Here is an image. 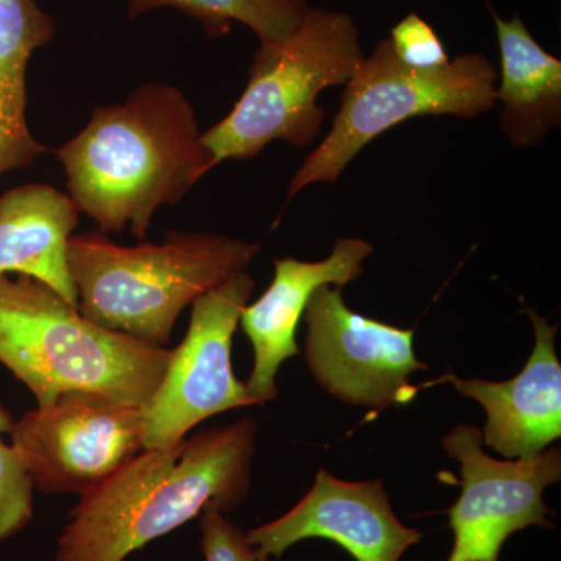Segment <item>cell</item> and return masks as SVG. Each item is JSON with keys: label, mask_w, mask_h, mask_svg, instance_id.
<instances>
[{"label": "cell", "mask_w": 561, "mask_h": 561, "mask_svg": "<svg viewBox=\"0 0 561 561\" xmlns=\"http://www.w3.org/2000/svg\"><path fill=\"white\" fill-rule=\"evenodd\" d=\"M256 432V421L242 419L142 449L81 494L54 561H124L208 507L236 511L249 496Z\"/></svg>", "instance_id": "1"}, {"label": "cell", "mask_w": 561, "mask_h": 561, "mask_svg": "<svg viewBox=\"0 0 561 561\" xmlns=\"http://www.w3.org/2000/svg\"><path fill=\"white\" fill-rule=\"evenodd\" d=\"M191 102L171 84H142L99 106L87 127L54 150L69 197L103 234L144 239L158 208L175 205L216 168Z\"/></svg>", "instance_id": "2"}, {"label": "cell", "mask_w": 561, "mask_h": 561, "mask_svg": "<svg viewBox=\"0 0 561 561\" xmlns=\"http://www.w3.org/2000/svg\"><path fill=\"white\" fill-rule=\"evenodd\" d=\"M260 251V243L186 231H169L161 243L122 247L92 230L69 239L68 264L84 319L164 346L181 312L247 271Z\"/></svg>", "instance_id": "3"}, {"label": "cell", "mask_w": 561, "mask_h": 561, "mask_svg": "<svg viewBox=\"0 0 561 561\" xmlns=\"http://www.w3.org/2000/svg\"><path fill=\"white\" fill-rule=\"evenodd\" d=\"M172 350L103 330L38 280L0 275V364L50 404L92 391L142 408L160 386Z\"/></svg>", "instance_id": "4"}, {"label": "cell", "mask_w": 561, "mask_h": 561, "mask_svg": "<svg viewBox=\"0 0 561 561\" xmlns=\"http://www.w3.org/2000/svg\"><path fill=\"white\" fill-rule=\"evenodd\" d=\"M364 58L359 28L348 13L309 7L294 32L261 43L241 99L203 133L214 165L250 160L273 140L311 146L327 117L319 95L345 87Z\"/></svg>", "instance_id": "5"}, {"label": "cell", "mask_w": 561, "mask_h": 561, "mask_svg": "<svg viewBox=\"0 0 561 561\" xmlns=\"http://www.w3.org/2000/svg\"><path fill=\"white\" fill-rule=\"evenodd\" d=\"M500 73L481 54H463L440 69L402 65L390 39L376 44L345 84L331 131L302 161L287 202L317 183L335 184L350 162L382 133L412 117L472 119L496 106Z\"/></svg>", "instance_id": "6"}, {"label": "cell", "mask_w": 561, "mask_h": 561, "mask_svg": "<svg viewBox=\"0 0 561 561\" xmlns=\"http://www.w3.org/2000/svg\"><path fill=\"white\" fill-rule=\"evenodd\" d=\"M253 290L254 279L243 271L192 305L186 335L142 405L144 449L171 446L203 421L254 405L231 360L232 337Z\"/></svg>", "instance_id": "7"}, {"label": "cell", "mask_w": 561, "mask_h": 561, "mask_svg": "<svg viewBox=\"0 0 561 561\" xmlns=\"http://www.w3.org/2000/svg\"><path fill=\"white\" fill-rule=\"evenodd\" d=\"M10 437L35 489L81 496L142 451V408L66 391L13 423Z\"/></svg>", "instance_id": "8"}, {"label": "cell", "mask_w": 561, "mask_h": 561, "mask_svg": "<svg viewBox=\"0 0 561 561\" xmlns=\"http://www.w3.org/2000/svg\"><path fill=\"white\" fill-rule=\"evenodd\" d=\"M482 443L481 431L471 424H459L442 440L461 472V494L448 512L454 546L446 561H497L515 531L553 527L545 491L560 482V449L501 461L483 451Z\"/></svg>", "instance_id": "9"}, {"label": "cell", "mask_w": 561, "mask_h": 561, "mask_svg": "<svg viewBox=\"0 0 561 561\" xmlns=\"http://www.w3.org/2000/svg\"><path fill=\"white\" fill-rule=\"evenodd\" d=\"M302 320L309 370L335 400L383 411L415 397L409 378L427 370L413 350L415 331L351 311L342 287L331 286L313 291Z\"/></svg>", "instance_id": "10"}, {"label": "cell", "mask_w": 561, "mask_h": 561, "mask_svg": "<svg viewBox=\"0 0 561 561\" xmlns=\"http://www.w3.org/2000/svg\"><path fill=\"white\" fill-rule=\"evenodd\" d=\"M247 538L262 559L320 538L337 542L356 561H400L423 535L398 519L382 481H341L321 468L312 489L291 511L250 530Z\"/></svg>", "instance_id": "11"}, {"label": "cell", "mask_w": 561, "mask_h": 561, "mask_svg": "<svg viewBox=\"0 0 561 561\" xmlns=\"http://www.w3.org/2000/svg\"><path fill=\"white\" fill-rule=\"evenodd\" d=\"M373 245L359 238H339L330 256L306 262L295 257L275 261V276L256 301L247 305L239 324L253 346V370L245 387L256 404L275 400L276 375L284 360L300 354L297 343L313 291L321 286L342 287L359 278Z\"/></svg>", "instance_id": "12"}, {"label": "cell", "mask_w": 561, "mask_h": 561, "mask_svg": "<svg viewBox=\"0 0 561 561\" xmlns=\"http://www.w3.org/2000/svg\"><path fill=\"white\" fill-rule=\"evenodd\" d=\"M534 324L535 346L526 367L505 382L461 379L449 381L465 397L485 409L482 440L507 459H526L545 451L561 437V364L557 357V324L526 309Z\"/></svg>", "instance_id": "13"}, {"label": "cell", "mask_w": 561, "mask_h": 561, "mask_svg": "<svg viewBox=\"0 0 561 561\" xmlns=\"http://www.w3.org/2000/svg\"><path fill=\"white\" fill-rule=\"evenodd\" d=\"M79 209L49 184H24L0 197V275L16 273L57 291L79 309L68 243Z\"/></svg>", "instance_id": "14"}, {"label": "cell", "mask_w": 561, "mask_h": 561, "mask_svg": "<svg viewBox=\"0 0 561 561\" xmlns=\"http://www.w3.org/2000/svg\"><path fill=\"white\" fill-rule=\"evenodd\" d=\"M486 3L500 43L501 128L513 146L535 149L561 127V61L542 49L518 14L502 20Z\"/></svg>", "instance_id": "15"}, {"label": "cell", "mask_w": 561, "mask_h": 561, "mask_svg": "<svg viewBox=\"0 0 561 561\" xmlns=\"http://www.w3.org/2000/svg\"><path fill=\"white\" fill-rule=\"evenodd\" d=\"M55 35V21L35 0H0V179L47 151L27 116V66Z\"/></svg>", "instance_id": "16"}, {"label": "cell", "mask_w": 561, "mask_h": 561, "mask_svg": "<svg viewBox=\"0 0 561 561\" xmlns=\"http://www.w3.org/2000/svg\"><path fill=\"white\" fill-rule=\"evenodd\" d=\"M162 7L201 22L210 38L228 35L232 22H239L267 43L294 32L311 5L308 0H128V16L135 20Z\"/></svg>", "instance_id": "17"}, {"label": "cell", "mask_w": 561, "mask_h": 561, "mask_svg": "<svg viewBox=\"0 0 561 561\" xmlns=\"http://www.w3.org/2000/svg\"><path fill=\"white\" fill-rule=\"evenodd\" d=\"M13 420L0 402V542L9 540L28 526L33 518V481L11 443Z\"/></svg>", "instance_id": "18"}, {"label": "cell", "mask_w": 561, "mask_h": 561, "mask_svg": "<svg viewBox=\"0 0 561 561\" xmlns=\"http://www.w3.org/2000/svg\"><path fill=\"white\" fill-rule=\"evenodd\" d=\"M389 39L398 60L409 68L434 70L451 61L440 36L416 13L398 22Z\"/></svg>", "instance_id": "19"}, {"label": "cell", "mask_w": 561, "mask_h": 561, "mask_svg": "<svg viewBox=\"0 0 561 561\" xmlns=\"http://www.w3.org/2000/svg\"><path fill=\"white\" fill-rule=\"evenodd\" d=\"M201 530L205 561H271L257 556L245 531L216 507H208L202 513Z\"/></svg>", "instance_id": "20"}]
</instances>
